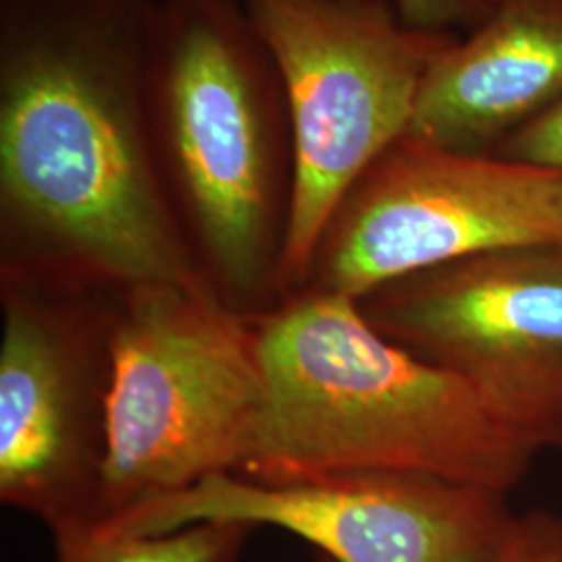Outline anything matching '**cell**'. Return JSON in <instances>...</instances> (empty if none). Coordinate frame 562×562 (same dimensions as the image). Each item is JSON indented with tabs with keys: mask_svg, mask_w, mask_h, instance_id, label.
<instances>
[{
	"mask_svg": "<svg viewBox=\"0 0 562 562\" xmlns=\"http://www.w3.org/2000/svg\"><path fill=\"white\" fill-rule=\"evenodd\" d=\"M109 352L90 527L209 475L240 473L265 404L255 315L211 283L140 285L113 294Z\"/></svg>",
	"mask_w": 562,
	"mask_h": 562,
	"instance_id": "277c9868",
	"label": "cell"
},
{
	"mask_svg": "<svg viewBox=\"0 0 562 562\" xmlns=\"http://www.w3.org/2000/svg\"><path fill=\"white\" fill-rule=\"evenodd\" d=\"M562 244V171L406 132L336 206L299 292L350 299L515 246Z\"/></svg>",
	"mask_w": 562,
	"mask_h": 562,
	"instance_id": "8992f818",
	"label": "cell"
},
{
	"mask_svg": "<svg viewBox=\"0 0 562 562\" xmlns=\"http://www.w3.org/2000/svg\"><path fill=\"white\" fill-rule=\"evenodd\" d=\"M562 99V0H485L423 83L411 134L494 153Z\"/></svg>",
	"mask_w": 562,
	"mask_h": 562,
	"instance_id": "30bf717a",
	"label": "cell"
},
{
	"mask_svg": "<svg viewBox=\"0 0 562 562\" xmlns=\"http://www.w3.org/2000/svg\"><path fill=\"white\" fill-rule=\"evenodd\" d=\"M404 20L443 32L469 30L482 20L485 0H392Z\"/></svg>",
	"mask_w": 562,
	"mask_h": 562,
	"instance_id": "5bb4252c",
	"label": "cell"
},
{
	"mask_svg": "<svg viewBox=\"0 0 562 562\" xmlns=\"http://www.w3.org/2000/svg\"><path fill=\"white\" fill-rule=\"evenodd\" d=\"M494 155L562 171V99L510 134Z\"/></svg>",
	"mask_w": 562,
	"mask_h": 562,
	"instance_id": "4fadbf2b",
	"label": "cell"
},
{
	"mask_svg": "<svg viewBox=\"0 0 562 562\" xmlns=\"http://www.w3.org/2000/svg\"><path fill=\"white\" fill-rule=\"evenodd\" d=\"M562 443V442H561Z\"/></svg>",
	"mask_w": 562,
	"mask_h": 562,
	"instance_id": "9a60e30c",
	"label": "cell"
},
{
	"mask_svg": "<svg viewBox=\"0 0 562 562\" xmlns=\"http://www.w3.org/2000/svg\"><path fill=\"white\" fill-rule=\"evenodd\" d=\"M492 562H562V517L550 510L515 515Z\"/></svg>",
	"mask_w": 562,
	"mask_h": 562,
	"instance_id": "7c38bea8",
	"label": "cell"
},
{
	"mask_svg": "<svg viewBox=\"0 0 562 562\" xmlns=\"http://www.w3.org/2000/svg\"><path fill=\"white\" fill-rule=\"evenodd\" d=\"M155 0H0V276L97 294L209 283L146 106Z\"/></svg>",
	"mask_w": 562,
	"mask_h": 562,
	"instance_id": "6da1fadb",
	"label": "cell"
},
{
	"mask_svg": "<svg viewBox=\"0 0 562 562\" xmlns=\"http://www.w3.org/2000/svg\"><path fill=\"white\" fill-rule=\"evenodd\" d=\"M0 280V501L57 538L94 519L113 296Z\"/></svg>",
	"mask_w": 562,
	"mask_h": 562,
	"instance_id": "52a82bcc",
	"label": "cell"
},
{
	"mask_svg": "<svg viewBox=\"0 0 562 562\" xmlns=\"http://www.w3.org/2000/svg\"><path fill=\"white\" fill-rule=\"evenodd\" d=\"M513 519L503 492L419 473L355 471L296 483L217 473L90 529L144 536L244 522L285 529L329 562H492Z\"/></svg>",
	"mask_w": 562,
	"mask_h": 562,
	"instance_id": "9c48e42d",
	"label": "cell"
},
{
	"mask_svg": "<svg viewBox=\"0 0 562 562\" xmlns=\"http://www.w3.org/2000/svg\"><path fill=\"white\" fill-rule=\"evenodd\" d=\"M255 322L265 404L244 480L398 471L508 494L542 448L467 380L380 334L357 299L304 290Z\"/></svg>",
	"mask_w": 562,
	"mask_h": 562,
	"instance_id": "7a4b0ae2",
	"label": "cell"
},
{
	"mask_svg": "<svg viewBox=\"0 0 562 562\" xmlns=\"http://www.w3.org/2000/svg\"><path fill=\"white\" fill-rule=\"evenodd\" d=\"M255 527L194 522L167 533L81 529L57 536V562H236Z\"/></svg>",
	"mask_w": 562,
	"mask_h": 562,
	"instance_id": "8fae6325",
	"label": "cell"
},
{
	"mask_svg": "<svg viewBox=\"0 0 562 562\" xmlns=\"http://www.w3.org/2000/svg\"><path fill=\"white\" fill-rule=\"evenodd\" d=\"M357 302L385 338L467 380L542 448L562 442V244L446 262Z\"/></svg>",
	"mask_w": 562,
	"mask_h": 562,
	"instance_id": "ba28073f",
	"label": "cell"
},
{
	"mask_svg": "<svg viewBox=\"0 0 562 562\" xmlns=\"http://www.w3.org/2000/svg\"><path fill=\"white\" fill-rule=\"evenodd\" d=\"M146 106L165 194L202 276L248 315L280 302L294 132L244 0H155Z\"/></svg>",
	"mask_w": 562,
	"mask_h": 562,
	"instance_id": "3957f363",
	"label": "cell"
},
{
	"mask_svg": "<svg viewBox=\"0 0 562 562\" xmlns=\"http://www.w3.org/2000/svg\"><path fill=\"white\" fill-rule=\"evenodd\" d=\"M278 65L294 132L280 301L296 294L336 206L411 130L423 83L459 38L392 0H244Z\"/></svg>",
	"mask_w": 562,
	"mask_h": 562,
	"instance_id": "5b68a950",
	"label": "cell"
}]
</instances>
